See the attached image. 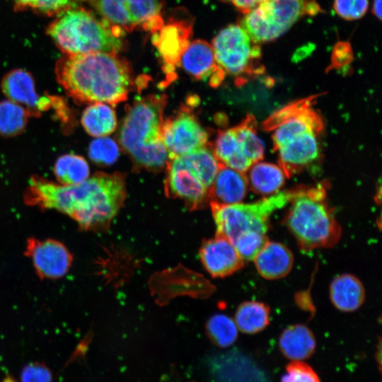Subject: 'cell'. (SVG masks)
<instances>
[{
	"label": "cell",
	"mask_w": 382,
	"mask_h": 382,
	"mask_svg": "<svg viewBox=\"0 0 382 382\" xmlns=\"http://www.w3.org/2000/svg\"><path fill=\"white\" fill-rule=\"evenodd\" d=\"M25 255L30 259L35 272L43 279L64 277L70 270L73 257L69 249L54 239L30 238L25 246Z\"/></svg>",
	"instance_id": "obj_13"
},
{
	"label": "cell",
	"mask_w": 382,
	"mask_h": 382,
	"mask_svg": "<svg viewBox=\"0 0 382 382\" xmlns=\"http://www.w3.org/2000/svg\"><path fill=\"white\" fill-rule=\"evenodd\" d=\"M255 1L257 2V4H260V3H261V2L264 1H266V0H255Z\"/></svg>",
	"instance_id": "obj_39"
},
{
	"label": "cell",
	"mask_w": 382,
	"mask_h": 382,
	"mask_svg": "<svg viewBox=\"0 0 382 382\" xmlns=\"http://www.w3.org/2000/svg\"><path fill=\"white\" fill-rule=\"evenodd\" d=\"M259 274L270 280L286 277L294 265V255L282 243L268 240L253 260Z\"/></svg>",
	"instance_id": "obj_18"
},
{
	"label": "cell",
	"mask_w": 382,
	"mask_h": 382,
	"mask_svg": "<svg viewBox=\"0 0 382 382\" xmlns=\"http://www.w3.org/2000/svg\"><path fill=\"white\" fill-rule=\"evenodd\" d=\"M212 46L219 66L239 83L264 73L260 44L254 42L240 24H230L221 29Z\"/></svg>",
	"instance_id": "obj_9"
},
{
	"label": "cell",
	"mask_w": 382,
	"mask_h": 382,
	"mask_svg": "<svg viewBox=\"0 0 382 382\" xmlns=\"http://www.w3.org/2000/svg\"><path fill=\"white\" fill-rule=\"evenodd\" d=\"M270 318V311L265 303L248 301L238 307L234 321L238 330L246 334H255L267 327Z\"/></svg>",
	"instance_id": "obj_25"
},
{
	"label": "cell",
	"mask_w": 382,
	"mask_h": 382,
	"mask_svg": "<svg viewBox=\"0 0 382 382\" xmlns=\"http://www.w3.org/2000/svg\"><path fill=\"white\" fill-rule=\"evenodd\" d=\"M211 147L221 166L244 173L252 166L241 152L233 127L219 132Z\"/></svg>",
	"instance_id": "obj_23"
},
{
	"label": "cell",
	"mask_w": 382,
	"mask_h": 382,
	"mask_svg": "<svg viewBox=\"0 0 382 382\" xmlns=\"http://www.w3.org/2000/svg\"><path fill=\"white\" fill-rule=\"evenodd\" d=\"M192 25L185 20L170 21L153 35V42L163 62V70L172 76L180 57L190 42Z\"/></svg>",
	"instance_id": "obj_16"
},
{
	"label": "cell",
	"mask_w": 382,
	"mask_h": 382,
	"mask_svg": "<svg viewBox=\"0 0 382 382\" xmlns=\"http://www.w3.org/2000/svg\"><path fill=\"white\" fill-rule=\"evenodd\" d=\"M285 225L303 251L334 246L342 228L328 205L325 185L294 190Z\"/></svg>",
	"instance_id": "obj_5"
},
{
	"label": "cell",
	"mask_w": 382,
	"mask_h": 382,
	"mask_svg": "<svg viewBox=\"0 0 382 382\" xmlns=\"http://www.w3.org/2000/svg\"><path fill=\"white\" fill-rule=\"evenodd\" d=\"M207 330L212 341L221 347L233 345L238 337V329L234 320L224 314H216L210 318Z\"/></svg>",
	"instance_id": "obj_29"
},
{
	"label": "cell",
	"mask_w": 382,
	"mask_h": 382,
	"mask_svg": "<svg viewBox=\"0 0 382 382\" xmlns=\"http://www.w3.org/2000/svg\"><path fill=\"white\" fill-rule=\"evenodd\" d=\"M81 125L85 131L96 137H104L112 133L117 127L114 110L107 103H91L83 112Z\"/></svg>",
	"instance_id": "obj_24"
},
{
	"label": "cell",
	"mask_w": 382,
	"mask_h": 382,
	"mask_svg": "<svg viewBox=\"0 0 382 382\" xmlns=\"http://www.w3.org/2000/svg\"><path fill=\"white\" fill-rule=\"evenodd\" d=\"M353 59L351 45L348 42H338L332 54V67L347 65Z\"/></svg>",
	"instance_id": "obj_36"
},
{
	"label": "cell",
	"mask_w": 382,
	"mask_h": 382,
	"mask_svg": "<svg viewBox=\"0 0 382 382\" xmlns=\"http://www.w3.org/2000/svg\"><path fill=\"white\" fill-rule=\"evenodd\" d=\"M79 1H89V0H79Z\"/></svg>",
	"instance_id": "obj_40"
},
{
	"label": "cell",
	"mask_w": 382,
	"mask_h": 382,
	"mask_svg": "<svg viewBox=\"0 0 382 382\" xmlns=\"http://www.w3.org/2000/svg\"><path fill=\"white\" fill-rule=\"evenodd\" d=\"M1 90L10 100L22 107L30 116L40 117L48 110L53 100L50 97H40L36 90L33 76L22 69H15L2 79Z\"/></svg>",
	"instance_id": "obj_14"
},
{
	"label": "cell",
	"mask_w": 382,
	"mask_h": 382,
	"mask_svg": "<svg viewBox=\"0 0 382 382\" xmlns=\"http://www.w3.org/2000/svg\"><path fill=\"white\" fill-rule=\"evenodd\" d=\"M243 156L252 165L261 161L265 147L257 134V123L253 115H247L241 123L233 127Z\"/></svg>",
	"instance_id": "obj_26"
},
{
	"label": "cell",
	"mask_w": 382,
	"mask_h": 382,
	"mask_svg": "<svg viewBox=\"0 0 382 382\" xmlns=\"http://www.w3.org/2000/svg\"><path fill=\"white\" fill-rule=\"evenodd\" d=\"M321 11L314 0H266L244 14L240 25L260 44L277 40L300 18Z\"/></svg>",
	"instance_id": "obj_7"
},
{
	"label": "cell",
	"mask_w": 382,
	"mask_h": 382,
	"mask_svg": "<svg viewBox=\"0 0 382 382\" xmlns=\"http://www.w3.org/2000/svg\"><path fill=\"white\" fill-rule=\"evenodd\" d=\"M21 382H52V375L48 369L41 364H30L21 373Z\"/></svg>",
	"instance_id": "obj_35"
},
{
	"label": "cell",
	"mask_w": 382,
	"mask_h": 382,
	"mask_svg": "<svg viewBox=\"0 0 382 382\" xmlns=\"http://www.w3.org/2000/svg\"><path fill=\"white\" fill-rule=\"evenodd\" d=\"M54 73L66 93L79 103L117 105L127 100L134 86L131 67L118 53L64 54Z\"/></svg>",
	"instance_id": "obj_2"
},
{
	"label": "cell",
	"mask_w": 382,
	"mask_h": 382,
	"mask_svg": "<svg viewBox=\"0 0 382 382\" xmlns=\"http://www.w3.org/2000/svg\"><path fill=\"white\" fill-rule=\"evenodd\" d=\"M246 173L248 187L256 194L266 196L279 192L287 178L279 164L261 161L253 163Z\"/></svg>",
	"instance_id": "obj_22"
},
{
	"label": "cell",
	"mask_w": 382,
	"mask_h": 382,
	"mask_svg": "<svg viewBox=\"0 0 382 382\" xmlns=\"http://www.w3.org/2000/svg\"><path fill=\"white\" fill-rule=\"evenodd\" d=\"M329 294L333 306L340 311L357 310L365 300V289L362 282L354 275L342 274L331 282Z\"/></svg>",
	"instance_id": "obj_20"
},
{
	"label": "cell",
	"mask_w": 382,
	"mask_h": 382,
	"mask_svg": "<svg viewBox=\"0 0 382 382\" xmlns=\"http://www.w3.org/2000/svg\"><path fill=\"white\" fill-rule=\"evenodd\" d=\"M166 96L150 95L129 106L122 121L119 141L139 168L150 171L162 169L168 153L162 138Z\"/></svg>",
	"instance_id": "obj_4"
},
{
	"label": "cell",
	"mask_w": 382,
	"mask_h": 382,
	"mask_svg": "<svg viewBox=\"0 0 382 382\" xmlns=\"http://www.w3.org/2000/svg\"><path fill=\"white\" fill-rule=\"evenodd\" d=\"M28 111L21 105L6 100L0 102V134L15 137L25 129L28 117Z\"/></svg>",
	"instance_id": "obj_28"
},
{
	"label": "cell",
	"mask_w": 382,
	"mask_h": 382,
	"mask_svg": "<svg viewBox=\"0 0 382 382\" xmlns=\"http://www.w3.org/2000/svg\"><path fill=\"white\" fill-rule=\"evenodd\" d=\"M88 154L95 163L110 165L118 158L119 148L112 139L105 137H98L91 143Z\"/></svg>",
	"instance_id": "obj_32"
},
{
	"label": "cell",
	"mask_w": 382,
	"mask_h": 382,
	"mask_svg": "<svg viewBox=\"0 0 382 382\" xmlns=\"http://www.w3.org/2000/svg\"><path fill=\"white\" fill-rule=\"evenodd\" d=\"M126 196L125 177L118 173H97L72 185L32 176L25 190V203L57 210L83 229L105 226L116 215Z\"/></svg>",
	"instance_id": "obj_1"
},
{
	"label": "cell",
	"mask_w": 382,
	"mask_h": 382,
	"mask_svg": "<svg viewBox=\"0 0 382 382\" xmlns=\"http://www.w3.org/2000/svg\"><path fill=\"white\" fill-rule=\"evenodd\" d=\"M233 5L238 11L245 14L257 4L255 0H221Z\"/></svg>",
	"instance_id": "obj_37"
},
{
	"label": "cell",
	"mask_w": 382,
	"mask_h": 382,
	"mask_svg": "<svg viewBox=\"0 0 382 382\" xmlns=\"http://www.w3.org/2000/svg\"><path fill=\"white\" fill-rule=\"evenodd\" d=\"M47 34L64 54L104 52L119 53L125 47V32L93 12L71 6L56 16Z\"/></svg>",
	"instance_id": "obj_6"
},
{
	"label": "cell",
	"mask_w": 382,
	"mask_h": 382,
	"mask_svg": "<svg viewBox=\"0 0 382 382\" xmlns=\"http://www.w3.org/2000/svg\"><path fill=\"white\" fill-rule=\"evenodd\" d=\"M281 382H321L313 368L302 361H291L286 366Z\"/></svg>",
	"instance_id": "obj_33"
},
{
	"label": "cell",
	"mask_w": 382,
	"mask_h": 382,
	"mask_svg": "<svg viewBox=\"0 0 382 382\" xmlns=\"http://www.w3.org/2000/svg\"><path fill=\"white\" fill-rule=\"evenodd\" d=\"M316 97L291 102L262 122V128L272 133L279 165L287 178L302 170L319 156V138L324 123L313 106Z\"/></svg>",
	"instance_id": "obj_3"
},
{
	"label": "cell",
	"mask_w": 382,
	"mask_h": 382,
	"mask_svg": "<svg viewBox=\"0 0 382 382\" xmlns=\"http://www.w3.org/2000/svg\"><path fill=\"white\" fill-rule=\"evenodd\" d=\"M282 354L291 361H303L315 352L316 340L311 330L303 324H294L285 328L279 338Z\"/></svg>",
	"instance_id": "obj_21"
},
{
	"label": "cell",
	"mask_w": 382,
	"mask_h": 382,
	"mask_svg": "<svg viewBox=\"0 0 382 382\" xmlns=\"http://www.w3.org/2000/svg\"><path fill=\"white\" fill-rule=\"evenodd\" d=\"M166 194L183 200L191 208L209 199L210 188L198 171L181 156L168 159L165 179Z\"/></svg>",
	"instance_id": "obj_12"
},
{
	"label": "cell",
	"mask_w": 382,
	"mask_h": 382,
	"mask_svg": "<svg viewBox=\"0 0 382 382\" xmlns=\"http://www.w3.org/2000/svg\"><path fill=\"white\" fill-rule=\"evenodd\" d=\"M369 5V0H334L333 8L342 18L354 21L366 14Z\"/></svg>",
	"instance_id": "obj_34"
},
{
	"label": "cell",
	"mask_w": 382,
	"mask_h": 382,
	"mask_svg": "<svg viewBox=\"0 0 382 382\" xmlns=\"http://www.w3.org/2000/svg\"><path fill=\"white\" fill-rule=\"evenodd\" d=\"M381 2L382 0H374L371 12L379 21H381Z\"/></svg>",
	"instance_id": "obj_38"
},
{
	"label": "cell",
	"mask_w": 382,
	"mask_h": 382,
	"mask_svg": "<svg viewBox=\"0 0 382 382\" xmlns=\"http://www.w3.org/2000/svg\"><path fill=\"white\" fill-rule=\"evenodd\" d=\"M179 66L197 80L207 81L218 87L226 74L216 62L212 45L203 40L190 42L183 53Z\"/></svg>",
	"instance_id": "obj_15"
},
{
	"label": "cell",
	"mask_w": 382,
	"mask_h": 382,
	"mask_svg": "<svg viewBox=\"0 0 382 382\" xmlns=\"http://www.w3.org/2000/svg\"><path fill=\"white\" fill-rule=\"evenodd\" d=\"M293 192L280 191L248 204H224L211 202L217 236L232 242L236 236L246 231L266 233L271 215L289 203Z\"/></svg>",
	"instance_id": "obj_8"
},
{
	"label": "cell",
	"mask_w": 382,
	"mask_h": 382,
	"mask_svg": "<svg viewBox=\"0 0 382 382\" xmlns=\"http://www.w3.org/2000/svg\"><path fill=\"white\" fill-rule=\"evenodd\" d=\"M200 257L206 270L214 277H226L240 270L243 260L233 243L220 236L207 241L200 250Z\"/></svg>",
	"instance_id": "obj_17"
},
{
	"label": "cell",
	"mask_w": 382,
	"mask_h": 382,
	"mask_svg": "<svg viewBox=\"0 0 382 382\" xmlns=\"http://www.w3.org/2000/svg\"><path fill=\"white\" fill-rule=\"evenodd\" d=\"M16 11L31 9L48 16H57L72 6L71 0H13Z\"/></svg>",
	"instance_id": "obj_31"
},
{
	"label": "cell",
	"mask_w": 382,
	"mask_h": 382,
	"mask_svg": "<svg viewBox=\"0 0 382 382\" xmlns=\"http://www.w3.org/2000/svg\"><path fill=\"white\" fill-rule=\"evenodd\" d=\"M101 18L124 32L141 29L151 34L164 22L160 0H89Z\"/></svg>",
	"instance_id": "obj_10"
},
{
	"label": "cell",
	"mask_w": 382,
	"mask_h": 382,
	"mask_svg": "<svg viewBox=\"0 0 382 382\" xmlns=\"http://www.w3.org/2000/svg\"><path fill=\"white\" fill-rule=\"evenodd\" d=\"M268 240L266 233L250 231L239 234L232 243L243 261H251Z\"/></svg>",
	"instance_id": "obj_30"
},
{
	"label": "cell",
	"mask_w": 382,
	"mask_h": 382,
	"mask_svg": "<svg viewBox=\"0 0 382 382\" xmlns=\"http://www.w3.org/2000/svg\"><path fill=\"white\" fill-rule=\"evenodd\" d=\"M245 173L221 166L209 191L212 202L224 204L240 203L248 189Z\"/></svg>",
	"instance_id": "obj_19"
},
{
	"label": "cell",
	"mask_w": 382,
	"mask_h": 382,
	"mask_svg": "<svg viewBox=\"0 0 382 382\" xmlns=\"http://www.w3.org/2000/svg\"><path fill=\"white\" fill-rule=\"evenodd\" d=\"M89 166L86 160L77 154H66L56 161L54 174L58 183L64 185L81 183L89 178Z\"/></svg>",
	"instance_id": "obj_27"
},
{
	"label": "cell",
	"mask_w": 382,
	"mask_h": 382,
	"mask_svg": "<svg viewBox=\"0 0 382 382\" xmlns=\"http://www.w3.org/2000/svg\"><path fill=\"white\" fill-rule=\"evenodd\" d=\"M162 138L168 159L208 145L206 130L190 108L185 106L174 116L164 120Z\"/></svg>",
	"instance_id": "obj_11"
}]
</instances>
